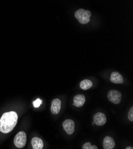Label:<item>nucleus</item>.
Here are the masks:
<instances>
[{
	"label": "nucleus",
	"mask_w": 133,
	"mask_h": 149,
	"mask_svg": "<svg viewBox=\"0 0 133 149\" xmlns=\"http://www.w3.org/2000/svg\"><path fill=\"white\" fill-rule=\"evenodd\" d=\"M86 102V97L83 94H78L75 96L74 99V104L77 107H82Z\"/></svg>",
	"instance_id": "9"
},
{
	"label": "nucleus",
	"mask_w": 133,
	"mask_h": 149,
	"mask_svg": "<svg viewBox=\"0 0 133 149\" xmlns=\"http://www.w3.org/2000/svg\"><path fill=\"white\" fill-rule=\"evenodd\" d=\"M111 81L114 84H122L124 82L123 76L117 72H114L111 75Z\"/></svg>",
	"instance_id": "10"
},
{
	"label": "nucleus",
	"mask_w": 133,
	"mask_h": 149,
	"mask_svg": "<svg viewBox=\"0 0 133 149\" xmlns=\"http://www.w3.org/2000/svg\"><path fill=\"white\" fill-rule=\"evenodd\" d=\"M61 109V101L58 98H56L53 100L51 106V111L54 115H57L59 113Z\"/></svg>",
	"instance_id": "7"
},
{
	"label": "nucleus",
	"mask_w": 133,
	"mask_h": 149,
	"mask_svg": "<svg viewBox=\"0 0 133 149\" xmlns=\"http://www.w3.org/2000/svg\"><path fill=\"white\" fill-rule=\"evenodd\" d=\"M125 149H133V148H132V147H131V146H128V147H127Z\"/></svg>",
	"instance_id": "17"
},
{
	"label": "nucleus",
	"mask_w": 133,
	"mask_h": 149,
	"mask_svg": "<svg viewBox=\"0 0 133 149\" xmlns=\"http://www.w3.org/2000/svg\"><path fill=\"white\" fill-rule=\"evenodd\" d=\"M104 149H113L115 146L114 140L110 136H106L103 140Z\"/></svg>",
	"instance_id": "8"
},
{
	"label": "nucleus",
	"mask_w": 133,
	"mask_h": 149,
	"mask_svg": "<svg viewBox=\"0 0 133 149\" xmlns=\"http://www.w3.org/2000/svg\"><path fill=\"white\" fill-rule=\"evenodd\" d=\"M91 146H92L90 142H87L83 145L82 149H91Z\"/></svg>",
	"instance_id": "15"
},
{
	"label": "nucleus",
	"mask_w": 133,
	"mask_h": 149,
	"mask_svg": "<svg viewBox=\"0 0 133 149\" xmlns=\"http://www.w3.org/2000/svg\"><path fill=\"white\" fill-rule=\"evenodd\" d=\"M63 128L69 135H72L75 131V122L73 120L66 119L63 122Z\"/></svg>",
	"instance_id": "5"
},
{
	"label": "nucleus",
	"mask_w": 133,
	"mask_h": 149,
	"mask_svg": "<svg viewBox=\"0 0 133 149\" xmlns=\"http://www.w3.org/2000/svg\"><path fill=\"white\" fill-rule=\"evenodd\" d=\"M128 118L130 121H133V107H131L128 113Z\"/></svg>",
	"instance_id": "13"
},
{
	"label": "nucleus",
	"mask_w": 133,
	"mask_h": 149,
	"mask_svg": "<svg viewBox=\"0 0 133 149\" xmlns=\"http://www.w3.org/2000/svg\"><path fill=\"white\" fill-rule=\"evenodd\" d=\"M91 149H98V148L96 146H92Z\"/></svg>",
	"instance_id": "16"
},
{
	"label": "nucleus",
	"mask_w": 133,
	"mask_h": 149,
	"mask_svg": "<svg viewBox=\"0 0 133 149\" xmlns=\"http://www.w3.org/2000/svg\"><path fill=\"white\" fill-rule=\"evenodd\" d=\"M75 16L81 24H87L90 22L91 13L89 10H85L83 8H80L75 11Z\"/></svg>",
	"instance_id": "2"
},
{
	"label": "nucleus",
	"mask_w": 133,
	"mask_h": 149,
	"mask_svg": "<svg viewBox=\"0 0 133 149\" xmlns=\"http://www.w3.org/2000/svg\"><path fill=\"white\" fill-rule=\"evenodd\" d=\"M94 122L98 126H103L106 122V115L102 112L96 113L93 117Z\"/></svg>",
	"instance_id": "6"
},
{
	"label": "nucleus",
	"mask_w": 133,
	"mask_h": 149,
	"mask_svg": "<svg viewBox=\"0 0 133 149\" xmlns=\"http://www.w3.org/2000/svg\"><path fill=\"white\" fill-rule=\"evenodd\" d=\"M31 144L33 149H42L44 147L42 140L38 137H33L31 141Z\"/></svg>",
	"instance_id": "11"
},
{
	"label": "nucleus",
	"mask_w": 133,
	"mask_h": 149,
	"mask_svg": "<svg viewBox=\"0 0 133 149\" xmlns=\"http://www.w3.org/2000/svg\"><path fill=\"white\" fill-rule=\"evenodd\" d=\"M107 98L112 103L118 104L121 101L122 94L117 90H112L109 91L107 94Z\"/></svg>",
	"instance_id": "4"
},
{
	"label": "nucleus",
	"mask_w": 133,
	"mask_h": 149,
	"mask_svg": "<svg viewBox=\"0 0 133 149\" xmlns=\"http://www.w3.org/2000/svg\"><path fill=\"white\" fill-rule=\"evenodd\" d=\"M42 103V100L40 98H37L35 102H33V106L35 107H38Z\"/></svg>",
	"instance_id": "14"
},
{
	"label": "nucleus",
	"mask_w": 133,
	"mask_h": 149,
	"mask_svg": "<svg viewBox=\"0 0 133 149\" xmlns=\"http://www.w3.org/2000/svg\"><path fill=\"white\" fill-rule=\"evenodd\" d=\"M18 115L13 111L4 113L0 119V131L4 134L11 132L16 125Z\"/></svg>",
	"instance_id": "1"
},
{
	"label": "nucleus",
	"mask_w": 133,
	"mask_h": 149,
	"mask_svg": "<svg viewBox=\"0 0 133 149\" xmlns=\"http://www.w3.org/2000/svg\"><path fill=\"white\" fill-rule=\"evenodd\" d=\"M93 85V82L89 79H84L80 83V87L83 90H87L90 89Z\"/></svg>",
	"instance_id": "12"
},
{
	"label": "nucleus",
	"mask_w": 133,
	"mask_h": 149,
	"mask_svg": "<svg viewBox=\"0 0 133 149\" xmlns=\"http://www.w3.org/2000/svg\"><path fill=\"white\" fill-rule=\"evenodd\" d=\"M26 134L24 131L18 132L14 139V144L17 148H23L26 143Z\"/></svg>",
	"instance_id": "3"
}]
</instances>
